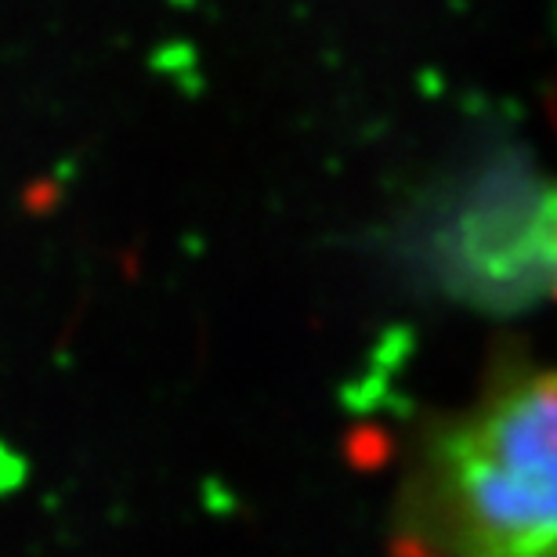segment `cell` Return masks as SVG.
<instances>
[{
  "mask_svg": "<svg viewBox=\"0 0 557 557\" xmlns=\"http://www.w3.org/2000/svg\"><path fill=\"white\" fill-rule=\"evenodd\" d=\"M406 557H557V370L445 423L406 496Z\"/></svg>",
  "mask_w": 557,
  "mask_h": 557,
  "instance_id": "obj_1",
  "label": "cell"
}]
</instances>
